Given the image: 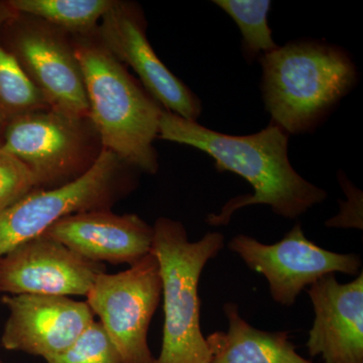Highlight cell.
I'll use <instances>...</instances> for the list:
<instances>
[{
	"instance_id": "cell-6",
	"label": "cell",
	"mask_w": 363,
	"mask_h": 363,
	"mask_svg": "<svg viewBox=\"0 0 363 363\" xmlns=\"http://www.w3.org/2000/svg\"><path fill=\"white\" fill-rule=\"evenodd\" d=\"M0 42L50 108L89 118L82 71L65 32L16 13L1 26Z\"/></svg>"
},
{
	"instance_id": "cell-15",
	"label": "cell",
	"mask_w": 363,
	"mask_h": 363,
	"mask_svg": "<svg viewBox=\"0 0 363 363\" xmlns=\"http://www.w3.org/2000/svg\"><path fill=\"white\" fill-rule=\"evenodd\" d=\"M223 310L228 330L206 338L211 363H313L298 354L288 332L255 328L240 316L234 303H226Z\"/></svg>"
},
{
	"instance_id": "cell-18",
	"label": "cell",
	"mask_w": 363,
	"mask_h": 363,
	"mask_svg": "<svg viewBox=\"0 0 363 363\" xmlns=\"http://www.w3.org/2000/svg\"><path fill=\"white\" fill-rule=\"evenodd\" d=\"M240 28L242 33V48L248 61L262 58L278 49L272 40V30L267 23V13L272 6L269 0H215Z\"/></svg>"
},
{
	"instance_id": "cell-14",
	"label": "cell",
	"mask_w": 363,
	"mask_h": 363,
	"mask_svg": "<svg viewBox=\"0 0 363 363\" xmlns=\"http://www.w3.org/2000/svg\"><path fill=\"white\" fill-rule=\"evenodd\" d=\"M45 234L93 262L133 266L152 252L155 231L136 214L109 209L70 215Z\"/></svg>"
},
{
	"instance_id": "cell-10",
	"label": "cell",
	"mask_w": 363,
	"mask_h": 363,
	"mask_svg": "<svg viewBox=\"0 0 363 363\" xmlns=\"http://www.w3.org/2000/svg\"><path fill=\"white\" fill-rule=\"evenodd\" d=\"M104 272L102 262L85 259L44 233L0 259V293L86 297Z\"/></svg>"
},
{
	"instance_id": "cell-4",
	"label": "cell",
	"mask_w": 363,
	"mask_h": 363,
	"mask_svg": "<svg viewBox=\"0 0 363 363\" xmlns=\"http://www.w3.org/2000/svg\"><path fill=\"white\" fill-rule=\"evenodd\" d=\"M152 252L159 262L164 298L162 350L156 363H211L200 323L203 269L224 247V235L190 241L181 222L161 217L154 225Z\"/></svg>"
},
{
	"instance_id": "cell-2",
	"label": "cell",
	"mask_w": 363,
	"mask_h": 363,
	"mask_svg": "<svg viewBox=\"0 0 363 363\" xmlns=\"http://www.w3.org/2000/svg\"><path fill=\"white\" fill-rule=\"evenodd\" d=\"M259 62L267 111L288 135L314 130L357 81L347 52L313 40L279 47Z\"/></svg>"
},
{
	"instance_id": "cell-8",
	"label": "cell",
	"mask_w": 363,
	"mask_h": 363,
	"mask_svg": "<svg viewBox=\"0 0 363 363\" xmlns=\"http://www.w3.org/2000/svg\"><path fill=\"white\" fill-rule=\"evenodd\" d=\"M89 118L42 109L18 117L9 124L1 147L28 167L37 189L71 183L87 171L91 159Z\"/></svg>"
},
{
	"instance_id": "cell-12",
	"label": "cell",
	"mask_w": 363,
	"mask_h": 363,
	"mask_svg": "<svg viewBox=\"0 0 363 363\" xmlns=\"http://www.w3.org/2000/svg\"><path fill=\"white\" fill-rule=\"evenodd\" d=\"M9 310L0 342L45 362L64 352L95 321L86 302L47 295H4Z\"/></svg>"
},
{
	"instance_id": "cell-19",
	"label": "cell",
	"mask_w": 363,
	"mask_h": 363,
	"mask_svg": "<svg viewBox=\"0 0 363 363\" xmlns=\"http://www.w3.org/2000/svg\"><path fill=\"white\" fill-rule=\"evenodd\" d=\"M48 363H121V355L99 321H94L61 354Z\"/></svg>"
},
{
	"instance_id": "cell-22",
	"label": "cell",
	"mask_w": 363,
	"mask_h": 363,
	"mask_svg": "<svg viewBox=\"0 0 363 363\" xmlns=\"http://www.w3.org/2000/svg\"><path fill=\"white\" fill-rule=\"evenodd\" d=\"M0 363H4V362H2V360H1V359H0Z\"/></svg>"
},
{
	"instance_id": "cell-3",
	"label": "cell",
	"mask_w": 363,
	"mask_h": 363,
	"mask_svg": "<svg viewBox=\"0 0 363 363\" xmlns=\"http://www.w3.org/2000/svg\"><path fill=\"white\" fill-rule=\"evenodd\" d=\"M76 56L89 104V119L104 150L149 174L159 169L154 140L164 109L130 77L104 45L78 43Z\"/></svg>"
},
{
	"instance_id": "cell-16",
	"label": "cell",
	"mask_w": 363,
	"mask_h": 363,
	"mask_svg": "<svg viewBox=\"0 0 363 363\" xmlns=\"http://www.w3.org/2000/svg\"><path fill=\"white\" fill-rule=\"evenodd\" d=\"M16 13L9 2L0 1V30ZM47 108L50 107L44 97L0 42V145L11 121L30 112Z\"/></svg>"
},
{
	"instance_id": "cell-17",
	"label": "cell",
	"mask_w": 363,
	"mask_h": 363,
	"mask_svg": "<svg viewBox=\"0 0 363 363\" xmlns=\"http://www.w3.org/2000/svg\"><path fill=\"white\" fill-rule=\"evenodd\" d=\"M18 13L49 23L63 32L88 35L111 9V0H11Z\"/></svg>"
},
{
	"instance_id": "cell-5",
	"label": "cell",
	"mask_w": 363,
	"mask_h": 363,
	"mask_svg": "<svg viewBox=\"0 0 363 363\" xmlns=\"http://www.w3.org/2000/svg\"><path fill=\"white\" fill-rule=\"evenodd\" d=\"M128 164L102 150L82 176L54 189H35L0 213V259L21 243L42 235L61 219L109 210L135 188Z\"/></svg>"
},
{
	"instance_id": "cell-1",
	"label": "cell",
	"mask_w": 363,
	"mask_h": 363,
	"mask_svg": "<svg viewBox=\"0 0 363 363\" xmlns=\"http://www.w3.org/2000/svg\"><path fill=\"white\" fill-rule=\"evenodd\" d=\"M157 138L206 152L218 171L231 172L252 185L253 195L233 198L219 213L208 215L209 225H227L234 212L257 204L267 205L284 218L295 219L328 196L293 168L288 155L289 135L276 123L255 135H228L164 111Z\"/></svg>"
},
{
	"instance_id": "cell-21",
	"label": "cell",
	"mask_w": 363,
	"mask_h": 363,
	"mask_svg": "<svg viewBox=\"0 0 363 363\" xmlns=\"http://www.w3.org/2000/svg\"><path fill=\"white\" fill-rule=\"evenodd\" d=\"M345 189L346 194L348 196L347 202H344L341 206V211L338 216L333 217L326 225L329 227H355V228L362 229V209H359V204L362 205V192L357 189L348 190L345 186L341 183Z\"/></svg>"
},
{
	"instance_id": "cell-11",
	"label": "cell",
	"mask_w": 363,
	"mask_h": 363,
	"mask_svg": "<svg viewBox=\"0 0 363 363\" xmlns=\"http://www.w3.org/2000/svg\"><path fill=\"white\" fill-rule=\"evenodd\" d=\"M143 21L133 7L114 2L98 28L100 43L121 63L133 69L143 88L164 111L197 121L201 101L157 56L147 40Z\"/></svg>"
},
{
	"instance_id": "cell-9",
	"label": "cell",
	"mask_w": 363,
	"mask_h": 363,
	"mask_svg": "<svg viewBox=\"0 0 363 363\" xmlns=\"http://www.w3.org/2000/svg\"><path fill=\"white\" fill-rule=\"evenodd\" d=\"M228 247L266 278L272 300L285 307L295 304L303 290L328 274L358 276L362 272L359 255L324 250L305 235L300 223L274 245L240 234L229 241Z\"/></svg>"
},
{
	"instance_id": "cell-7",
	"label": "cell",
	"mask_w": 363,
	"mask_h": 363,
	"mask_svg": "<svg viewBox=\"0 0 363 363\" xmlns=\"http://www.w3.org/2000/svg\"><path fill=\"white\" fill-rule=\"evenodd\" d=\"M162 290L159 262L150 252L125 271L100 274L86 296V303L99 317L121 363H156L147 333Z\"/></svg>"
},
{
	"instance_id": "cell-20",
	"label": "cell",
	"mask_w": 363,
	"mask_h": 363,
	"mask_svg": "<svg viewBox=\"0 0 363 363\" xmlns=\"http://www.w3.org/2000/svg\"><path fill=\"white\" fill-rule=\"evenodd\" d=\"M35 189L32 172L0 145V213Z\"/></svg>"
},
{
	"instance_id": "cell-13",
	"label": "cell",
	"mask_w": 363,
	"mask_h": 363,
	"mask_svg": "<svg viewBox=\"0 0 363 363\" xmlns=\"http://www.w3.org/2000/svg\"><path fill=\"white\" fill-rule=\"evenodd\" d=\"M308 295L315 312L310 355L324 363H363V272L347 284L328 274L310 286Z\"/></svg>"
}]
</instances>
